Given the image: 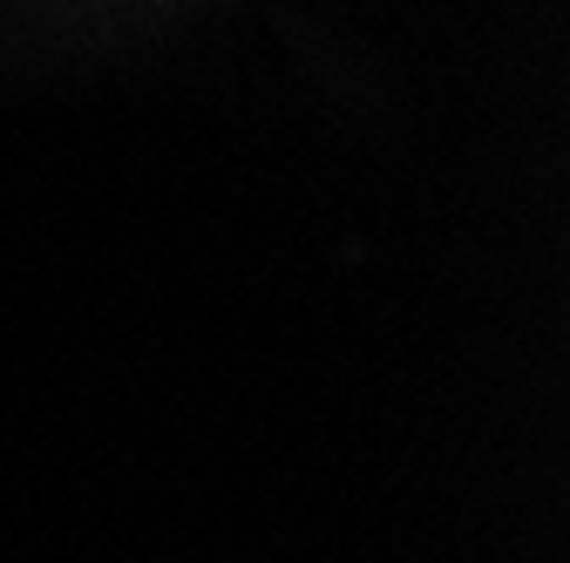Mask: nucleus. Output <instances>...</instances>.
Returning <instances> with one entry per match:
<instances>
[]
</instances>
